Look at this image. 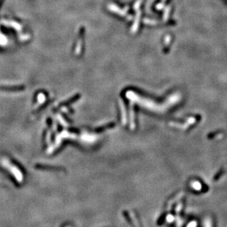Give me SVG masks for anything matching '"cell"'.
I'll return each instance as SVG.
<instances>
[{
    "label": "cell",
    "instance_id": "7a4b0ae2",
    "mask_svg": "<svg viewBox=\"0 0 227 227\" xmlns=\"http://www.w3.org/2000/svg\"><path fill=\"white\" fill-rule=\"evenodd\" d=\"M35 168L40 170H46V171H63L65 168L61 166H55V165H40L37 164L35 165Z\"/></svg>",
    "mask_w": 227,
    "mask_h": 227
},
{
    "label": "cell",
    "instance_id": "6da1fadb",
    "mask_svg": "<svg viewBox=\"0 0 227 227\" xmlns=\"http://www.w3.org/2000/svg\"><path fill=\"white\" fill-rule=\"evenodd\" d=\"M1 164L4 167H5L6 168H7L9 171L13 174L15 177V178L18 180L19 182H22L23 181V174H22V172L20 171V170L16 166V165H13L11 162H10L7 160H1Z\"/></svg>",
    "mask_w": 227,
    "mask_h": 227
},
{
    "label": "cell",
    "instance_id": "3957f363",
    "mask_svg": "<svg viewBox=\"0 0 227 227\" xmlns=\"http://www.w3.org/2000/svg\"><path fill=\"white\" fill-rule=\"evenodd\" d=\"M37 98H38V99H38L39 103H42V102H43L45 101V96L43 95V94H39L38 97H37Z\"/></svg>",
    "mask_w": 227,
    "mask_h": 227
}]
</instances>
